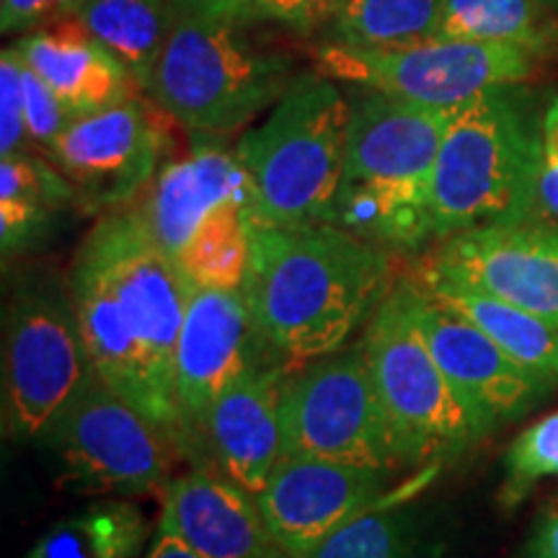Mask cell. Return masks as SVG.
Returning a JSON list of instances; mask_svg holds the SVG:
<instances>
[{
	"instance_id": "52a82bcc",
	"label": "cell",
	"mask_w": 558,
	"mask_h": 558,
	"mask_svg": "<svg viewBox=\"0 0 558 558\" xmlns=\"http://www.w3.org/2000/svg\"><path fill=\"white\" fill-rule=\"evenodd\" d=\"M239 24L181 13L160 54L150 99L194 135H233L295 81L292 54L248 39Z\"/></svg>"
},
{
	"instance_id": "6da1fadb",
	"label": "cell",
	"mask_w": 558,
	"mask_h": 558,
	"mask_svg": "<svg viewBox=\"0 0 558 558\" xmlns=\"http://www.w3.org/2000/svg\"><path fill=\"white\" fill-rule=\"evenodd\" d=\"M68 288L94 373L184 456L173 360L190 279L158 248L135 207H124L90 228Z\"/></svg>"
},
{
	"instance_id": "7402d4cb",
	"label": "cell",
	"mask_w": 558,
	"mask_h": 558,
	"mask_svg": "<svg viewBox=\"0 0 558 558\" xmlns=\"http://www.w3.org/2000/svg\"><path fill=\"white\" fill-rule=\"evenodd\" d=\"M411 277H416L437 300H442L460 316L476 324L518 365L530 369L543 383L558 390V329L543 318L533 316V313L514 308V305L486 295V292L445 282V279L437 277L416 275V271Z\"/></svg>"
},
{
	"instance_id": "603a6c76",
	"label": "cell",
	"mask_w": 558,
	"mask_h": 558,
	"mask_svg": "<svg viewBox=\"0 0 558 558\" xmlns=\"http://www.w3.org/2000/svg\"><path fill=\"white\" fill-rule=\"evenodd\" d=\"M181 16L173 0H86L81 24L128 68L137 88L150 96L160 54Z\"/></svg>"
},
{
	"instance_id": "5b68a950",
	"label": "cell",
	"mask_w": 558,
	"mask_h": 558,
	"mask_svg": "<svg viewBox=\"0 0 558 558\" xmlns=\"http://www.w3.org/2000/svg\"><path fill=\"white\" fill-rule=\"evenodd\" d=\"M256 194L248 171L218 137L169 158L135 213L190 284L241 290L248 269Z\"/></svg>"
},
{
	"instance_id": "d590c367",
	"label": "cell",
	"mask_w": 558,
	"mask_h": 558,
	"mask_svg": "<svg viewBox=\"0 0 558 558\" xmlns=\"http://www.w3.org/2000/svg\"><path fill=\"white\" fill-rule=\"evenodd\" d=\"M145 558H199V556L192 554V550L171 533V530L156 527V538H153Z\"/></svg>"
},
{
	"instance_id": "3957f363",
	"label": "cell",
	"mask_w": 558,
	"mask_h": 558,
	"mask_svg": "<svg viewBox=\"0 0 558 558\" xmlns=\"http://www.w3.org/2000/svg\"><path fill=\"white\" fill-rule=\"evenodd\" d=\"M541 122L543 114L522 86L486 90L450 111L429 192L435 243L533 218Z\"/></svg>"
},
{
	"instance_id": "d6986e66",
	"label": "cell",
	"mask_w": 558,
	"mask_h": 558,
	"mask_svg": "<svg viewBox=\"0 0 558 558\" xmlns=\"http://www.w3.org/2000/svg\"><path fill=\"white\" fill-rule=\"evenodd\" d=\"M158 527L199 558H290L271 538L256 497L205 465L171 478Z\"/></svg>"
},
{
	"instance_id": "cb8c5ba5",
	"label": "cell",
	"mask_w": 558,
	"mask_h": 558,
	"mask_svg": "<svg viewBox=\"0 0 558 558\" xmlns=\"http://www.w3.org/2000/svg\"><path fill=\"white\" fill-rule=\"evenodd\" d=\"M432 39L518 47L543 62L558 54V13L541 0H448Z\"/></svg>"
},
{
	"instance_id": "9c48e42d",
	"label": "cell",
	"mask_w": 558,
	"mask_h": 558,
	"mask_svg": "<svg viewBox=\"0 0 558 558\" xmlns=\"http://www.w3.org/2000/svg\"><path fill=\"white\" fill-rule=\"evenodd\" d=\"M3 432L39 439L90 367L70 288L58 275H24L5 305Z\"/></svg>"
},
{
	"instance_id": "8fae6325",
	"label": "cell",
	"mask_w": 558,
	"mask_h": 558,
	"mask_svg": "<svg viewBox=\"0 0 558 558\" xmlns=\"http://www.w3.org/2000/svg\"><path fill=\"white\" fill-rule=\"evenodd\" d=\"M279 424V458H316L401 473L362 339L284 375Z\"/></svg>"
},
{
	"instance_id": "e575fe53",
	"label": "cell",
	"mask_w": 558,
	"mask_h": 558,
	"mask_svg": "<svg viewBox=\"0 0 558 558\" xmlns=\"http://www.w3.org/2000/svg\"><path fill=\"white\" fill-rule=\"evenodd\" d=\"M527 558H558V501L541 514L530 538Z\"/></svg>"
},
{
	"instance_id": "f1b7e54d",
	"label": "cell",
	"mask_w": 558,
	"mask_h": 558,
	"mask_svg": "<svg viewBox=\"0 0 558 558\" xmlns=\"http://www.w3.org/2000/svg\"><path fill=\"white\" fill-rule=\"evenodd\" d=\"M26 145L24 60L13 45L0 52V158L26 153Z\"/></svg>"
},
{
	"instance_id": "4dcf8cb0",
	"label": "cell",
	"mask_w": 558,
	"mask_h": 558,
	"mask_svg": "<svg viewBox=\"0 0 558 558\" xmlns=\"http://www.w3.org/2000/svg\"><path fill=\"white\" fill-rule=\"evenodd\" d=\"M24 107H26V137L39 156H47L58 137L73 122L50 86L34 70L24 65Z\"/></svg>"
},
{
	"instance_id": "ffe728a7",
	"label": "cell",
	"mask_w": 558,
	"mask_h": 558,
	"mask_svg": "<svg viewBox=\"0 0 558 558\" xmlns=\"http://www.w3.org/2000/svg\"><path fill=\"white\" fill-rule=\"evenodd\" d=\"M24 65L50 86L70 120L96 114L143 94L128 68L81 24L78 16L50 21L21 34Z\"/></svg>"
},
{
	"instance_id": "9a60e30c",
	"label": "cell",
	"mask_w": 558,
	"mask_h": 558,
	"mask_svg": "<svg viewBox=\"0 0 558 558\" xmlns=\"http://www.w3.org/2000/svg\"><path fill=\"white\" fill-rule=\"evenodd\" d=\"M396 473L316 458H279L256 497L271 538L290 558H313L337 530L383 505Z\"/></svg>"
},
{
	"instance_id": "44dd1931",
	"label": "cell",
	"mask_w": 558,
	"mask_h": 558,
	"mask_svg": "<svg viewBox=\"0 0 558 558\" xmlns=\"http://www.w3.org/2000/svg\"><path fill=\"white\" fill-rule=\"evenodd\" d=\"M81 205L78 192L50 158L16 153L0 158V251L3 264L39 248L58 228L62 213Z\"/></svg>"
},
{
	"instance_id": "f546056e",
	"label": "cell",
	"mask_w": 558,
	"mask_h": 558,
	"mask_svg": "<svg viewBox=\"0 0 558 558\" xmlns=\"http://www.w3.org/2000/svg\"><path fill=\"white\" fill-rule=\"evenodd\" d=\"M344 0H248L243 21L275 24L295 34L329 29Z\"/></svg>"
},
{
	"instance_id": "d4e9b609",
	"label": "cell",
	"mask_w": 558,
	"mask_h": 558,
	"mask_svg": "<svg viewBox=\"0 0 558 558\" xmlns=\"http://www.w3.org/2000/svg\"><path fill=\"white\" fill-rule=\"evenodd\" d=\"M148 520L130 499H104L47 530L26 558H140Z\"/></svg>"
},
{
	"instance_id": "7a4b0ae2",
	"label": "cell",
	"mask_w": 558,
	"mask_h": 558,
	"mask_svg": "<svg viewBox=\"0 0 558 558\" xmlns=\"http://www.w3.org/2000/svg\"><path fill=\"white\" fill-rule=\"evenodd\" d=\"M396 279L390 251L337 226L254 228L241 292L267 354L292 373L344 349Z\"/></svg>"
},
{
	"instance_id": "ba28073f",
	"label": "cell",
	"mask_w": 558,
	"mask_h": 558,
	"mask_svg": "<svg viewBox=\"0 0 558 558\" xmlns=\"http://www.w3.org/2000/svg\"><path fill=\"white\" fill-rule=\"evenodd\" d=\"M37 442L60 488L88 497H163L177 448L90 369Z\"/></svg>"
},
{
	"instance_id": "4316f807",
	"label": "cell",
	"mask_w": 558,
	"mask_h": 558,
	"mask_svg": "<svg viewBox=\"0 0 558 558\" xmlns=\"http://www.w3.org/2000/svg\"><path fill=\"white\" fill-rule=\"evenodd\" d=\"M313 558H432L416 514L403 505L373 507L316 550Z\"/></svg>"
},
{
	"instance_id": "8d00e7d4",
	"label": "cell",
	"mask_w": 558,
	"mask_h": 558,
	"mask_svg": "<svg viewBox=\"0 0 558 558\" xmlns=\"http://www.w3.org/2000/svg\"><path fill=\"white\" fill-rule=\"evenodd\" d=\"M541 3H546L548 9H554L558 13V0H541Z\"/></svg>"
},
{
	"instance_id": "277c9868",
	"label": "cell",
	"mask_w": 558,
	"mask_h": 558,
	"mask_svg": "<svg viewBox=\"0 0 558 558\" xmlns=\"http://www.w3.org/2000/svg\"><path fill=\"white\" fill-rule=\"evenodd\" d=\"M349 96L316 70L298 73L235 156L254 184V228L329 226L347 166Z\"/></svg>"
},
{
	"instance_id": "30bf717a",
	"label": "cell",
	"mask_w": 558,
	"mask_h": 558,
	"mask_svg": "<svg viewBox=\"0 0 558 558\" xmlns=\"http://www.w3.org/2000/svg\"><path fill=\"white\" fill-rule=\"evenodd\" d=\"M308 58L316 73L337 83L439 109L460 107L494 88L522 86L541 62L518 47L432 37L393 47L320 41Z\"/></svg>"
},
{
	"instance_id": "e0dca14e",
	"label": "cell",
	"mask_w": 558,
	"mask_h": 558,
	"mask_svg": "<svg viewBox=\"0 0 558 558\" xmlns=\"http://www.w3.org/2000/svg\"><path fill=\"white\" fill-rule=\"evenodd\" d=\"M411 313L432 357L463 399H469L494 427L518 422L556 393L538 375L518 365L476 324L407 277Z\"/></svg>"
},
{
	"instance_id": "d6a6232c",
	"label": "cell",
	"mask_w": 558,
	"mask_h": 558,
	"mask_svg": "<svg viewBox=\"0 0 558 558\" xmlns=\"http://www.w3.org/2000/svg\"><path fill=\"white\" fill-rule=\"evenodd\" d=\"M86 0H0L3 34H26L50 21L78 16Z\"/></svg>"
},
{
	"instance_id": "ac0fdd59",
	"label": "cell",
	"mask_w": 558,
	"mask_h": 558,
	"mask_svg": "<svg viewBox=\"0 0 558 558\" xmlns=\"http://www.w3.org/2000/svg\"><path fill=\"white\" fill-rule=\"evenodd\" d=\"M284 375L277 365H256L230 383L197 432L194 465L218 471L259 497L282 456L279 393Z\"/></svg>"
},
{
	"instance_id": "836d02e7",
	"label": "cell",
	"mask_w": 558,
	"mask_h": 558,
	"mask_svg": "<svg viewBox=\"0 0 558 558\" xmlns=\"http://www.w3.org/2000/svg\"><path fill=\"white\" fill-rule=\"evenodd\" d=\"M181 13L209 21H243L248 0H173Z\"/></svg>"
},
{
	"instance_id": "1f68e13d",
	"label": "cell",
	"mask_w": 558,
	"mask_h": 558,
	"mask_svg": "<svg viewBox=\"0 0 558 558\" xmlns=\"http://www.w3.org/2000/svg\"><path fill=\"white\" fill-rule=\"evenodd\" d=\"M533 218L558 222V96L543 111L541 122V169L535 190Z\"/></svg>"
},
{
	"instance_id": "83f0119b",
	"label": "cell",
	"mask_w": 558,
	"mask_h": 558,
	"mask_svg": "<svg viewBox=\"0 0 558 558\" xmlns=\"http://www.w3.org/2000/svg\"><path fill=\"white\" fill-rule=\"evenodd\" d=\"M554 476H558V411L522 429L507 448L505 478L499 486L501 509H518L541 481Z\"/></svg>"
},
{
	"instance_id": "7c38bea8",
	"label": "cell",
	"mask_w": 558,
	"mask_h": 558,
	"mask_svg": "<svg viewBox=\"0 0 558 558\" xmlns=\"http://www.w3.org/2000/svg\"><path fill=\"white\" fill-rule=\"evenodd\" d=\"M171 122L148 94H137L70 122L45 158L75 186L81 207L114 213L148 190L169 160Z\"/></svg>"
},
{
	"instance_id": "484cf974",
	"label": "cell",
	"mask_w": 558,
	"mask_h": 558,
	"mask_svg": "<svg viewBox=\"0 0 558 558\" xmlns=\"http://www.w3.org/2000/svg\"><path fill=\"white\" fill-rule=\"evenodd\" d=\"M448 0H344L324 41L347 47H393L429 39Z\"/></svg>"
},
{
	"instance_id": "5bb4252c",
	"label": "cell",
	"mask_w": 558,
	"mask_h": 558,
	"mask_svg": "<svg viewBox=\"0 0 558 558\" xmlns=\"http://www.w3.org/2000/svg\"><path fill=\"white\" fill-rule=\"evenodd\" d=\"M256 365H275V360L262 344L243 292L190 284L173 360L186 458H194L197 432L222 390Z\"/></svg>"
},
{
	"instance_id": "4fadbf2b",
	"label": "cell",
	"mask_w": 558,
	"mask_h": 558,
	"mask_svg": "<svg viewBox=\"0 0 558 558\" xmlns=\"http://www.w3.org/2000/svg\"><path fill=\"white\" fill-rule=\"evenodd\" d=\"M416 275L486 292L558 329V222H497L439 241Z\"/></svg>"
},
{
	"instance_id": "8992f818",
	"label": "cell",
	"mask_w": 558,
	"mask_h": 558,
	"mask_svg": "<svg viewBox=\"0 0 558 558\" xmlns=\"http://www.w3.org/2000/svg\"><path fill=\"white\" fill-rule=\"evenodd\" d=\"M362 347L401 471L432 469L463 456L497 429L432 357L411 313L407 277L396 279L369 318Z\"/></svg>"
},
{
	"instance_id": "2e32d148",
	"label": "cell",
	"mask_w": 558,
	"mask_h": 558,
	"mask_svg": "<svg viewBox=\"0 0 558 558\" xmlns=\"http://www.w3.org/2000/svg\"><path fill=\"white\" fill-rule=\"evenodd\" d=\"M452 109L396 99L378 90H357L349 99L344 181L429 207L439 145Z\"/></svg>"
}]
</instances>
